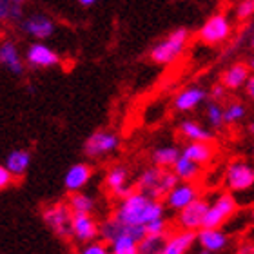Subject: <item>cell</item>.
<instances>
[{"instance_id":"cell-1","label":"cell","mask_w":254,"mask_h":254,"mask_svg":"<svg viewBox=\"0 0 254 254\" xmlns=\"http://www.w3.org/2000/svg\"><path fill=\"white\" fill-rule=\"evenodd\" d=\"M162 216H165V205L162 201L153 200L140 190H131L118 203L113 218L126 225H145Z\"/></svg>"},{"instance_id":"cell-2","label":"cell","mask_w":254,"mask_h":254,"mask_svg":"<svg viewBox=\"0 0 254 254\" xmlns=\"http://www.w3.org/2000/svg\"><path fill=\"white\" fill-rule=\"evenodd\" d=\"M178 178L171 169H162V167H151L143 171L142 176L138 178V190L147 194L153 200H160L169 192L173 187L178 184Z\"/></svg>"},{"instance_id":"cell-3","label":"cell","mask_w":254,"mask_h":254,"mask_svg":"<svg viewBox=\"0 0 254 254\" xmlns=\"http://www.w3.org/2000/svg\"><path fill=\"white\" fill-rule=\"evenodd\" d=\"M238 200L231 192H222L214 198L212 203L207 205L205 216H203V229H218L223 227L231 218L238 212Z\"/></svg>"},{"instance_id":"cell-4","label":"cell","mask_w":254,"mask_h":254,"mask_svg":"<svg viewBox=\"0 0 254 254\" xmlns=\"http://www.w3.org/2000/svg\"><path fill=\"white\" fill-rule=\"evenodd\" d=\"M187 40H189V29L178 27L165 40L158 42L151 49V60L156 64H162V65L173 64L175 60L180 59V55L184 53Z\"/></svg>"},{"instance_id":"cell-5","label":"cell","mask_w":254,"mask_h":254,"mask_svg":"<svg viewBox=\"0 0 254 254\" xmlns=\"http://www.w3.org/2000/svg\"><path fill=\"white\" fill-rule=\"evenodd\" d=\"M254 184V171L253 165L244 160L231 162L225 171V186L231 190L233 196H238L242 192H253Z\"/></svg>"},{"instance_id":"cell-6","label":"cell","mask_w":254,"mask_h":254,"mask_svg":"<svg viewBox=\"0 0 254 254\" xmlns=\"http://www.w3.org/2000/svg\"><path fill=\"white\" fill-rule=\"evenodd\" d=\"M120 147V136L113 131L93 132L84 143V153L89 158H104Z\"/></svg>"},{"instance_id":"cell-7","label":"cell","mask_w":254,"mask_h":254,"mask_svg":"<svg viewBox=\"0 0 254 254\" xmlns=\"http://www.w3.org/2000/svg\"><path fill=\"white\" fill-rule=\"evenodd\" d=\"M231 29H233V26H231L227 16L222 15V13H216L201 26L200 40L207 46H216V44H222L227 40L229 35H231Z\"/></svg>"},{"instance_id":"cell-8","label":"cell","mask_w":254,"mask_h":254,"mask_svg":"<svg viewBox=\"0 0 254 254\" xmlns=\"http://www.w3.org/2000/svg\"><path fill=\"white\" fill-rule=\"evenodd\" d=\"M71 216L73 211L65 203H53L44 209V222L53 229L55 234L60 238H69L71 236Z\"/></svg>"},{"instance_id":"cell-9","label":"cell","mask_w":254,"mask_h":254,"mask_svg":"<svg viewBox=\"0 0 254 254\" xmlns=\"http://www.w3.org/2000/svg\"><path fill=\"white\" fill-rule=\"evenodd\" d=\"M207 205H209L207 198L198 196L196 200L190 201L189 205L180 209L178 214H176V223H178V227L184 229V231H198V229H201Z\"/></svg>"},{"instance_id":"cell-10","label":"cell","mask_w":254,"mask_h":254,"mask_svg":"<svg viewBox=\"0 0 254 254\" xmlns=\"http://www.w3.org/2000/svg\"><path fill=\"white\" fill-rule=\"evenodd\" d=\"M100 225L87 212H73L71 216V236L82 244H89L98 238Z\"/></svg>"},{"instance_id":"cell-11","label":"cell","mask_w":254,"mask_h":254,"mask_svg":"<svg viewBox=\"0 0 254 254\" xmlns=\"http://www.w3.org/2000/svg\"><path fill=\"white\" fill-rule=\"evenodd\" d=\"M198 196H200V190H198L194 182H178V184L164 196L165 207H169L171 211L178 212L180 209L189 205L192 200H196Z\"/></svg>"},{"instance_id":"cell-12","label":"cell","mask_w":254,"mask_h":254,"mask_svg":"<svg viewBox=\"0 0 254 254\" xmlns=\"http://www.w3.org/2000/svg\"><path fill=\"white\" fill-rule=\"evenodd\" d=\"M26 60L31 67H38V69H49L60 64L59 55L55 53L51 48H48L46 44H40V42L31 44L27 48Z\"/></svg>"},{"instance_id":"cell-13","label":"cell","mask_w":254,"mask_h":254,"mask_svg":"<svg viewBox=\"0 0 254 254\" xmlns=\"http://www.w3.org/2000/svg\"><path fill=\"white\" fill-rule=\"evenodd\" d=\"M196 244L207 253H220L229 245V234L222 229H198Z\"/></svg>"},{"instance_id":"cell-14","label":"cell","mask_w":254,"mask_h":254,"mask_svg":"<svg viewBox=\"0 0 254 254\" xmlns=\"http://www.w3.org/2000/svg\"><path fill=\"white\" fill-rule=\"evenodd\" d=\"M22 29L37 40H46L55 33V22L46 15H31L22 22Z\"/></svg>"},{"instance_id":"cell-15","label":"cell","mask_w":254,"mask_h":254,"mask_svg":"<svg viewBox=\"0 0 254 254\" xmlns=\"http://www.w3.org/2000/svg\"><path fill=\"white\" fill-rule=\"evenodd\" d=\"M106 187L111 190V194H115L120 200L131 192L132 187L129 186V173L124 165H115L109 169L106 176Z\"/></svg>"},{"instance_id":"cell-16","label":"cell","mask_w":254,"mask_h":254,"mask_svg":"<svg viewBox=\"0 0 254 254\" xmlns=\"http://www.w3.org/2000/svg\"><path fill=\"white\" fill-rule=\"evenodd\" d=\"M196 244V231H178L171 238H165L162 254H187Z\"/></svg>"},{"instance_id":"cell-17","label":"cell","mask_w":254,"mask_h":254,"mask_svg":"<svg viewBox=\"0 0 254 254\" xmlns=\"http://www.w3.org/2000/svg\"><path fill=\"white\" fill-rule=\"evenodd\" d=\"M182 156L192 160L196 164L207 165L211 164L216 156V147L211 142H189L186 147L180 151Z\"/></svg>"},{"instance_id":"cell-18","label":"cell","mask_w":254,"mask_h":254,"mask_svg":"<svg viewBox=\"0 0 254 254\" xmlns=\"http://www.w3.org/2000/svg\"><path fill=\"white\" fill-rule=\"evenodd\" d=\"M91 176H93V171L87 164H74L71 165L65 173V178H64V186L69 192H78V190L84 189L87 184H89Z\"/></svg>"},{"instance_id":"cell-19","label":"cell","mask_w":254,"mask_h":254,"mask_svg":"<svg viewBox=\"0 0 254 254\" xmlns=\"http://www.w3.org/2000/svg\"><path fill=\"white\" fill-rule=\"evenodd\" d=\"M207 100V91L200 85H192V87H187L182 93H178L175 98V107L178 111L187 113L196 109L198 106H201L203 102Z\"/></svg>"},{"instance_id":"cell-20","label":"cell","mask_w":254,"mask_h":254,"mask_svg":"<svg viewBox=\"0 0 254 254\" xmlns=\"http://www.w3.org/2000/svg\"><path fill=\"white\" fill-rule=\"evenodd\" d=\"M0 65L13 74L24 73V62H22V57L15 42L4 40L0 44Z\"/></svg>"},{"instance_id":"cell-21","label":"cell","mask_w":254,"mask_h":254,"mask_svg":"<svg viewBox=\"0 0 254 254\" xmlns=\"http://www.w3.org/2000/svg\"><path fill=\"white\" fill-rule=\"evenodd\" d=\"M249 76H251L249 64H244V62L233 64V65L223 73L222 85L229 91H236V89H240V87H244V84L247 82Z\"/></svg>"},{"instance_id":"cell-22","label":"cell","mask_w":254,"mask_h":254,"mask_svg":"<svg viewBox=\"0 0 254 254\" xmlns=\"http://www.w3.org/2000/svg\"><path fill=\"white\" fill-rule=\"evenodd\" d=\"M29 164H31V153L26 149H15L7 154L4 167L9 171L13 178H22L29 169Z\"/></svg>"},{"instance_id":"cell-23","label":"cell","mask_w":254,"mask_h":254,"mask_svg":"<svg viewBox=\"0 0 254 254\" xmlns=\"http://www.w3.org/2000/svg\"><path fill=\"white\" fill-rule=\"evenodd\" d=\"M171 171L175 173L176 178L180 182H196L201 175V165L180 154L175 164H173Z\"/></svg>"},{"instance_id":"cell-24","label":"cell","mask_w":254,"mask_h":254,"mask_svg":"<svg viewBox=\"0 0 254 254\" xmlns=\"http://www.w3.org/2000/svg\"><path fill=\"white\" fill-rule=\"evenodd\" d=\"M178 129L182 136L189 142H211L212 140V131H209L196 120H184Z\"/></svg>"},{"instance_id":"cell-25","label":"cell","mask_w":254,"mask_h":254,"mask_svg":"<svg viewBox=\"0 0 254 254\" xmlns=\"http://www.w3.org/2000/svg\"><path fill=\"white\" fill-rule=\"evenodd\" d=\"M178 156H180L178 147H175V145H164V147H158L153 153V164L156 167H162V169H171Z\"/></svg>"},{"instance_id":"cell-26","label":"cell","mask_w":254,"mask_h":254,"mask_svg":"<svg viewBox=\"0 0 254 254\" xmlns=\"http://www.w3.org/2000/svg\"><path fill=\"white\" fill-rule=\"evenodd\" d=\"M165 234H145L136 244L138 254H162Z\"/></svg>"},{"instance_id":"cell-27","label":"cell","mask_w":254,"mask_h":254,"mask_svg":"<svg viewBox=\"0 0 254 254\" xmlns=\"http://www.w3.org/2000/svg\"><path fill=\"white\" fill-rule=\"evenodd\" d=\"M26 0H0V22H16Z\"/></svg>"},{"instance_id":"cell-28","label":"cell","mask_w":254,"mask_h":254,"mask_svg":"<svg viewBox=\"0 0 254 254\" xmlns=\"http://www.w3.org/2000/svg\"><path fill=\"white\" fill-rule=\"evenodd\" d=\"M69 209H71L73 212H87V214H91L93 209H95V200H93L89 194L82 192V190H78V192H71V198H69Z\"/></svg>"},{"instance_id":"cell-29","label":"cell","mask_w":254,"mask_h":254,"mask_svg":"<svg viewBox=\"0 0 254 254\" xmlns=\"http://www.w3.org/2000/svg\"><path fill=\"white\" fill-rule=\"evenodd\" d=\"M245 117H247V106L242 102H231L227 107H223V124L227 126L242 122Z\"/></svg>"},{"instance_id":"cell-30","label":"cell","mask_w":254,"mask_h":254,"mask_svg":"<svg viewBox=\"0 0 254 254\" xmlns=\"http://www.w3.org/2000/svg\"><path fill=\"white\" fill-rule=\"evenodd\" d=\"M138 242H134L129 236H118L109 244V253L111 254H138Z\"/></svg>"},{"instance_id":"cell-31","label":"cell","mask_w":254,"mask_h":254,"mask_svg":"<svg viewBox=\"0 0 254 254\" xmlns=\"http://www.w3.org/2000/svg\"><path fill=\"white\" fill-rule=\"evenodd\" d=\"M205 117H207L209 126H211L214 131L222 129V126H223V107H222V104H220V102H214V100L209 102L207 107H205Z\"/></svg>"},{"instance_id":"cell-32","label":"cell","mask_w":254,"mask_h":254,"mask_svg":"<svg viewBox=\"0 0 254 254\" xmlns=\"http://www.w3.org/2000/svg\"><path fill=\"white\" fill-rule=\"evenodd\" d=\"M80 254H111L109 253V247H107L106 242L102 240H93L89 244H85L80 251Z\"/></svg>"},{"instance_id":"cell-33","label":"cell","mask_w":254,"mask_h":254,"mask_svg":"<svg viewBox=\"0 0 254 254\" xmlns=\"http://www.w3.org/2000/svg\"><path fill=\"white\" fill-rule=\"evenodd\" d=\"M143 227H145V234H165L167 233V220H165V216L156 218V220L145 223Z\"/></svg>"},{"instance_id":"cell-34","label":"cell","mask_w":254,"mask_h":254,"mask_svg":"<svg viewBox=\"0 0 254 254\" xmlns=\"http://www.w3.org/2000/svg\"><path fill=\"white\" fill-rule=\"evenodd\" d=\"M253 11H254V0H242L236 7V16H238V20H247L253 16Z\"/></svg>"},{"instance_id":"cell-35","label":"cell","mask_w":254,"mask_h":254,"mask_svg":"<svg viewBox=\"0 0 254 254\" xmlns=\"http://www.w3.org/2000/svg\"><path fill=\"white\" fill-rule=\"evenodd\" d=\"M225 93H227V89L222 84H214L211 87V91H209V96H211V100L220 102L222 98H225Z\"/></svg>"},{"instance_id":"cell-36","label":"cell","mask_w":254,"mask_h":254,"mask_svg":"<svg viewBox=\"0 0 254 254\" xmlns=\"http://www.w3.org/2000/svg\"><path fill=\"white\" fill-rule=\"evenodd\" d=\"M13 176H11V173L7 169H5L4 165H0V190L5 189V187H9L11 184H13Z\"/></svg>"},{"instance_id":"cell-37","label":"cell","mask_w":254,"mask_h":254,"mask_svg":"<svg viewBox=\"0 0 254 254\" xmlns=\"http://www.w3.org/2000/svg\"><path fill=\"white\" fill-rule=\"evenodd\" d=\"M244 85H245V95L253 98V96H254V78H253V76H249Z\"/></svg>"},{"instance_id":"cell-38","label":"cell","mask_w":254,"mask_h":254,"mask_svg":"<svg viewBox=\"0 0 254 254\" xmlns=\"http://www.w3.org/2000/svg\"><path fill=\"white\" fill-rule=\"evenodd\" d=\"M236 254H254V249H253V244H245L242 245L238 249V253Z\"/></svg>"},{"instance_id":"cell-39","label":"cell","mask_w":254,"mask_h":254,"mask_svg":"<svg viewBox=\"0 0 254 254\" xmlns=\"http://www.w3.org/2000/svg\"><path fill=\"white\" fill-rule=\"evenodd\" d=\"M80 4L82 5H85V7H89V5H93V4H96L98 0H78Z\"/></svg>"},{"instance_id":"cell-40","label":"cell","mask_w":254,"mask_h":254,"mask_svg":"<svg viewBox=\"0 0 254 254\" xmlns=\"http://www.w3.org/2000/svg\"><path fill=\"white\" fill-rule=\"evenodd\" d=\"M198 254H211V253H207V251H203V249H201V251H200V253H198Z\"/></svg>"},{"instance_id":"cell-41","label":"cell","mask_w":254,"mask_h":254,"mask_svg":"<svg viewBox=\"0 0 254 254\" xmlns=\"http://www.w3.org/2000/svg\"><path fill=\"white\" fill-rule=\"evenodd\" d=\"M73 254H74V253H73Z\"/></svg>"}]
</instances>
